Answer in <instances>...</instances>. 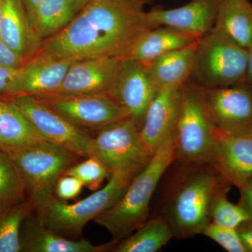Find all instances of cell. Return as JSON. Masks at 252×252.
Masks as SVG:
<instances>
[{"label": "cell", "instance_id": "cell-8", "mask_svg": "<svg viewBox=\"0 0 252 252\" xmlns=\"http://www.w3.org/2000/svg\"><path fill=\"white\" fill-rule=\"evenodd\" d=\"M140 129L130 117L102 127L93 137L90 157L100 160L111 175L116 172L137 175L154 156L142 140Z\"/></svg>", "mask_w": 252, "mask_h": 252}, {"label": "cell", "instance_id": "cell-39", "mask_svg": "<svg viewBox=\"0 0 252 252\" xmlns=\"http://www.w3.org/2000/svg\"><path fill=\"white\" fill-rule=\"evenodd\" d=\"M4 0H0V26H1V19H2L3 11H4Z\"/></svg>", "mask_w": 252, "mask_h": 252}, {"label": "cell", "instance_id": "cell-23", "mask_svg": "<svg viewBox=\"0 0 252 252\" xmlns=\"http://www.w3.org/2000/svg\"><path fill=\"white\" fill-rule=\"evenodd\" d=\"M214 28L240 46L252 44V4L250 0H220Z\"/></svg>", "mask_w": 252, "mask_h": 252}, {"label": "cell", "instance_id": "cell-7", "mask_svg": "<svg viewBox=\"0 0 252 252\" xmlns=\"http://www.w3.org/2000/svg\"><path fill=\"white\" fill-rule=\"evenodd\" d=\"M9 156L22 175L35 211L56 198L58 180L79 157L46 140Z\"/></svg>", "mask_w": 252, "mask_h": 252}, {"label": "cell", "instance_id": "cell-22", "mask_svg": "<svg viewBox=\"0 0 252 252\" xmlns=\"http://www.w3.org/2000/svg\"><path fill=\"white\" fill-rule=\"evenodd\" d=\"M196 43L164 55L145 66L150 80L158 91L165 88H181L190 80Z\"/></svg>", "mask_w": 252, "mask_h": 252}, {"label": "cell", "instance_id": "cell-37", "mask_svg": "<svg viewBox=\"0 0 252 252\" xmlns=\"http://www.w3.org/2000/svg\"><path fill=\"white\" fill-rule=\"evenodd\" d=\"M245 81L252 90V47L249 49V60Z\"/></svg>", "mask_w": 252, "mask_h": 252}, {"label": "cell", "instance_id": "cell-41", "mask_svg": "<svg viewBox=\"0 0 252 252\" xmlns=\"http://www.w3.org/2000/svg\"></svg>", "mask_w": 252, "mask_h": 252}, {"label": "cell", "instance_id": "cell-38", "mask_svg": "<svg viewBox=\"0 0 252 252\" xmlns=\"http://www.w3.org/2000/svg\"><path fill=\"white\" fill-rule=\"evenodd\" d=\"M68 1L74 6H77L78 9H81L89 0H68Z\"/></svg>", "mask_w": 252, "mask_h": 252}, {"label": "cell", "instance_id": "cell-10", "mask_svg": "<svg viewBox=\"0 0 252 252\" xmlns=\"http://www.w3.org/2000/svg\"><path fill=\"white\" fill-rule=\"evenodd\" d=\"M205 104L217 130L233 137L252 136V90L246 81L204 89Z\"/></svg>", "mask_w": 252, "mask_h": 252}, {"label": "cell", "instance_id": "cell-5", "mask_svg": "<svg viewBox=\"0 0 252 252\" xmlns=\"http://www.w3.org/2000/svg\"><path fill=\"white\" fill-rule=\"evenodd\" d=\"M249 49L212 28L195 45L190 81L205 89L235 85L245 81Z\"/></svg>", "mask_w": 252, "mask_h": 252}, {"label": "cell", "instance_id": "cell-30", "mask_svg": "<svg viewBox=\"0 0 252 252\" xmlns=\"http://www.w3.org/2000/svg\"><path fill=\"white\" fill-rule=\"evenodd\" d=\"M203 234L212 239L228 252H248L236 228H228L210 222Z\"/></svg>", "mask_w": 252, "mask_h": 252}, {"label": "cell", "instance_id": "cell-9", "mask_svg": "<svg viewBox=\"0 0 252 252\" xmlns=\"http://www.w3.org/2000/svg\"><path fill=\"white\" fill-rule=\"evenodd\" d=\"M10 101L28 118L44 140L61 146L78 157H90L93 137L84 128L35 95L21 94Z\"/></svg>", "mask_w": 252, "mask_h": 252}, {"label": "cell", "instance_id": "cell-4", "mask_svg": "<svg viewBox=\"0 0 252 252\" xmlns=\"http://www.w3.org/2000/svg\"><path fill=\"white\" fill-rule=\"evenodd\" d=\"M216 132L205 104L204 89L187 81L181 87L180 112L172 135L175 162L183 165L209 164Z\"/></svg>", "mask_w": 252, "mask_h": 252}, {"label": "cell", "instance_id": "cell-21", "mask_svg": "<svg viewBox=\"0 0 252 252\" xmlns=\"http://www.w3.org/2000/svg\"><path fill=\"white\" fill-rule=\"evenodd\" d=\"M198 38L168 26H158L144 33L136 41L128 57L144 66L164 55L193 45Z\"/></svg>", "mask_w": 252, "mask_h": 252}, {"label": "cell", "instance_id": "cell-6", "mask_svg": "<svg viewBox=\"0 0 252 252\" xmlns=\"http://www.w3.org/2000/svg\"><path fill=\"white\" fill-rule=\"evenodd\" d=\"M135 176L113 173L105 187L75 203L69 204L56 197L36 211V217L49 229L65 237L77 238L90 220H94L122 198Z\"/></svg>", "mask_w": 252, "mask_h": 252}, {"label": "cell", "instance_id": "cell-13", "mask_svg": "<svg viewBox=\"0 0 252 252\" xmlns=\"http://www.w3.org/2000/svg\"><path fill=\"white\" fill-rule=\"evenodd\" d=\"M121 59L94 58L76 60L62 84L51 95L75 96L107 94Z\"/></svg>", "mask_w": 252, "mask_h": 252}, {"label": "cell", "instance_id": "cell-18", "mask_svg": "<svg viewBox=\"0 0 252 252\" xmlns=\"http://www.w3.org/2000/svg\"><path fill=\"white\" fill-rule=\"evenodd\" d=\"M21 235V252H110L114 241L95 245L89 240H69L49 229L37 217H28L23 222Z\"/></svg>", "mask_w": 252, "mask_h": 252}, {"label": "cell", "instance_id": "cell-16", "mask_svg": "<svg viewBox=\"0 0 252 252\" xmlns=\"http://www.w3.org/2000/svg\"><path fill=\"white\" fill-rule=\"evenodd\" d=\"M210 165L240 189L252 177V136L233 137L217 130Z\"/></svg>", "mask_w": 252, "mask_h": 252}, {"label": "cell", "instance_id": "cell-1", "mask_svg": "<svg viewBox=\"0 0 252 252\" xmlns=\"http://www.w3.org/2000/svg\"><path fill=\"white\" fill-rule=\"evenodd\" d=\"M145 0H89L62 31L43 41L39 52L57 59L128 57L154 28Z\"/></svg>", "mask_w": 252, "mask_h": 252}, {"label": "cell", "instance_id": "cell-15", "mask_svg": "<svg viewBox=\"0 0 252 252\" xmlns=\"http://www.w3.org/2000/svg\"><path fill=\"white\" fill-rule=\"evenodd\" d=\"M220 0H191L188 4L165 9L154 7L147 11L154 28L168 26L200 38L215 26Z\"/></svg>", "mask_w": 252, "mask_h": 252}, {"label": "cell", "instance_id": "cell-33", "mask_svg": "<svg viewBox=\"0 0 252 252\" xmlns=\"http://www.w3.org/2000/svg\"><path fill=\"white\" fill-rule=\"evenodd\" d=\"M29 59L23 57L10 48L0 38V65L13 70L21 69Z\"/></svg>", "mask_w": 252, "mask_h": 252}, {"label": "cell", "instance_id": "cell-32", "mask_svg": "<svg viewBox=\"0 0 252 252\" xmlns=\"http://www.w3.org/2000/svg\"><path fill=\"white\" fill-rule=\"evenodd\" d=\"M18 70L0 65V99L10 100L16 96Z\"/></svg>", "mask_w": 252, "mask_h": 252}, {"label": "cell", "instance_id": "cell-34", "mask_svg": "<svg viewBox=\"0 0 252 252\" xmlns=\"http://www.w3.org/2000/svg\"><path fill=\"white\" fill-rule=\"evenodd\" d=\"M238 189L240 195L238 204L247 212L250 220H252V177L249 179L241 188Z\"/></svg>", "mask_w": 252, "mask_h": 252}, {"label": "cell", "instance_id": "cell-3", "mask_svg": "<svg viewBox=\"0 0 252 252\" xmlns=\"http://www.w3.org/2000/svg\"><path fill=\"white\" fill-rule=\"evenodd\" d=\"M172 135L131 181L122 198L94 219L96 223L110 233L113 240L126 238L149 220L152 195L162 175L175 160Z\"/></svg>", "mask_w": 252, "mask_h": 252}, {"label": "cell", "instance_id": "cell-26", "mask_svg": "<svg viewBox=\"0 0 252 252\" xmlns=\"http://www.w3.org/2000/svg\"><path fill=\"white\" fill-rule=\"evenodd\" d=\"M33 210L29 198L0 210V252H21V228Z\"/></svg>", "mask_w": 252, "mask_h": 252}, {"label": "cell", "instance_id": "cell-20", "mask_svg": "<svg viewBox=\"0 0 252 252\" xmlns=\"http://www.w3.org/2000/svg\"><path fill=\"white\" fill-rule=\"evenodd\" d=\"M28 118L10 100L0 99V151L8 155L44 141Z\"/></svg>", "mask_w": 252, "mask_h": 252}, {"label": "cell", "instance_id": "cell-35", "mask_svg": "<svg viewBox=\"0 0 252 252\" xmlns=\"http://www.w3.org/2000/svg\"><path fill=\"white\" fill-rule=\"evenodd\" d=\"M236 229L247 252H252V220H246Z\"/></svg>", "mask_w": 252, "mask_h": 252}, {"label": "cell", "instance_id": "cell-12", "mask_svg": "<svg viewBox=\"0 0 252 252\" xmlns=\"http://www.w3.org/2000/svg\"><path fill=\"white\" fill-rule=\"evenodd\" d=\"M158 91L145 66L127 57L119 61L107 94L126 109L140 128L149 104Z\"/></svg>", "mask_w": 252, "mask_h": 252}, {"label": "cell", "instance_id": "cell-25", "mask_svg": "<svg viewBox=\"0 0 252 252\" xmlns=\"http://www.w3.org/2000/svg\"><path fill=\"white\" fill-rule=\"evenodd\" d=\"M79 10L68 0H42L30 23L44 40L65 28Z\"/></svg>", "mask_w": 252, "mask_h": 252}, {"label": "cell", "instance_id": "cell-14", "mask_svg": "<svg viewBox=\"0 0 252 252\" xmlns=\"http://www.w3.org/2000/svg\"><path fill=\"white\" fill-rule=\"evenodd\" d=\"M181 102V88H165L158 91L149 104L140 133L152 154L173 135Z\"/></svg>", "mask_w": 252, "mask_h": 252}, {"label": "cell", "instance_id": "cell-2", "mask_svg": "<svg viewBox=\"0 0 252 252\" xmlns=\"http://www.w3.org/2000/svg\"><path fill=\"white\" fill-rule=\"evenodd\" d=\"M177 164L159 215L170 224L175 238L182 239L203 234L211 222L215 200L228 193L233 185L210 164Z\"/></svg>", "mask_w": 252, "mask_h": 252}, {"label": "cell", "instance_id": "cell-17", "mask_svg": "<svg viewBox=\"0 0 252 252\" xmlns=\"http://www.w3.org/2000/svg\"><path fill=\"white\" fill-rule=\"evenodd\" d=\"M74 61L38 52L19 69L16 96L51 94L62 84Z\"/></svg>", "mask_w": 252, "mask_h": 252}, {"label": "cell", "instance_id": "cell-19", "mask_svg": "<svg viewBox=\"0 0 252 252\" xmlns=\"http://www.w3.org/2000/svg\"><path fill=\"white\" fill-rule=\"evenodd\" d=\"M0 38L29 60L39 52L44 41L32 26L20 0H4Z\"/></svg>", "mask_w": 252, "mask_h": 252}, {"label": "cell", "instance_id": "cell-27", "mask_svg": "<svg viewBox=\"0 0 252 252\" xmlns=\"http://www.w3.org/2000/svg\"><path fill=\"white\" fill-rule=\"evenodd\" d=\"M26 183L16 164L0 151V210L25 200Z\"/></svg>", "mask_w": 252, "mask_h": 252}, {"label": "cell", "instance_id": "cell-36", "mask_svg": "<svg viewBox=\"0 0 252 252\" xmlns=\"http://www.w3.org/2000/svg\"><path fill=\"white\" fill-rule=\"evenodd\" d=\"M22 3L24 9L26 10V14H27L28 20L31 19L34 14V11L39 4H40L42 0H20Z\"/></svg>", "mask_w": 252, "mask_h": 252}, {"label": "cell", "instance_id": "cell-29", "mask_svg": "<svg viewBox=\"0 0 252 252\" xmlns=\"http://www.w3.org/2000/svg\"><path fill=\"white\" fill-rule=\"evenodd\" d=\"M227 194H221L215 200L212 210L211 222L228 228H237L244 222L250 220V217L241 205H235L228 200Z\"/></svg>", "mask_w": 252, "mask_h": 252}, {"label": "cell", "instance_id": "cell-24", "mask_svg": "<svg viewBox=\"0 0 252 252\" xmlns=\"http://www.w3.org/2000/svg\"><path fill=\"white\" fill-rule=\"evenodd\" d=\"M135 231L119 241L114 240L110 252H157L175 238L170 224L160 215L149 219Z\"/></svg>", "mask_w": 252, "mask_h": 252}, {"label": "cell", "instance_id": "cell-28", "mask_svg": "<svg viewBox=\"0 0 252 252\" xmlns=\"http://www.w3.org/2000/svg\"><path fill=\"white\" fill-rule=\"evenodd\" d=\"M64 175L77 177L84 187L95 191L100 189L106 178L110 177L111 173L100 160L89 157L84 161L69 167Z\"/></svg>", "mask_w": 252, "mask_h": 252}, {"label": "cell", "instance_id": "cell-11", "mask_svg": "<svg viewBox=\"0 0 252 252\" xmlns=\"http://www.w3.org/2000/svg\"><path fill=\"white\" fill-rule=\"evenodd\" d=\"M63 117L82 128L98 131L130 117L126 109L108 94L86 95H35Z\"/></svg>", "mask_w": 252, "mask_h": 252}, {"label": "cell", "instance_id": "cell-40", "mask_svg": "<svg viewBox=\"0 0 252 252\" xmlns=\"http://www.w3.org/2000/svg\"><path fill=\"white\" fill-rule=\"evenodd\" d=\"M152 1H154V0H145L146 4H148V3L152 2Z\"/></svg>", "mask_w": 252, "mask_h": 252}, {"label": "cell", "instance_id": "cell-31", "mask_svg": "<svg viewBox=\"0 0 252 252\" xmlns=\"http://www.w3.org/2000/svg\"><path fill=\"white\" fill-rule=\"evenodd\" d=\"M84 185L77 177L63 175L58 180L55 188V195L63 201L74 200L80 195Z\"/></svg>", "mask_w": 252, "mask_h": 252}]
</instances>
